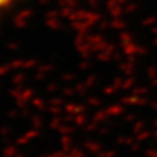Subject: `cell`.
Listing matches in <instances>:
<instances>
[{
  "mask_svg": "<svg viewBox=\"0 0 157 157\" xmlns=\"http://www.w3.org/2000/svg\"><path fill=\"white\" fill-rule=\"evenodd\" d=\"M13 0H0V8H4V7H8Z\"/></svg>",
  "mask_w": 157,
  "mask_h": 157,
  "instance_id": "obj_1",
  "label": "cell"
}]
</instances>
